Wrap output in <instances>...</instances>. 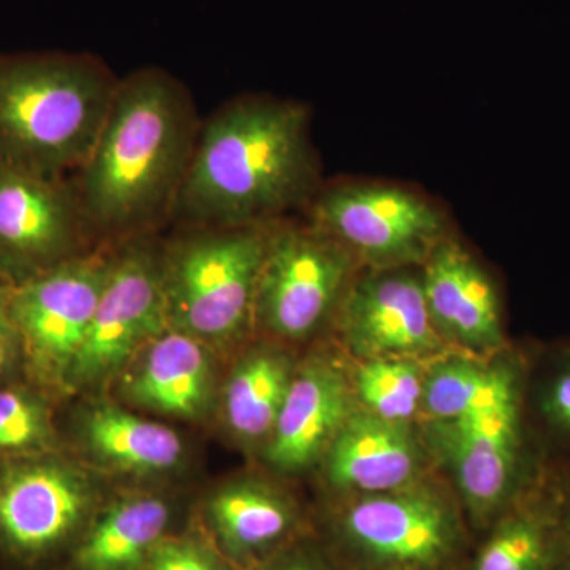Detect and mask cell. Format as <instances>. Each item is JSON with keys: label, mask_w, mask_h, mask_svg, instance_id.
I'll use <instances>...</instances> for the list:
<instances>
[{"label": "cell", "mask_w": 570, "mask_h": 570, "mask_svg": "<svg viewBox=\"0 0 570 570\" xmlns=\"http://www.w3.org/2000/svg\"><path fill=\"white\" fill-rule=\"evenodd\" d=\"M311 108L269 94L228 100L202 121L176 200L183 227H245L303 213L321 189Z\"/></svg>", "instance_id": "6da1fadb"}, {"label": "cell", "mask_w": 570, "mask_h": 570, "mask_svg": "<svg viewBox=\"0 0 570 570\" xmlns=\"http://www.w3.org/2000/svg\"><path fill=\"white\" fill-rule=\"evenodd\" d=\"M200 126L189 88L163 67L119 80L96 145L71 178L92 236L122 242L171 220Z\"/></svg>", "instance_id": "7a4b0ae2"}, {"label": "cell", "mask_w": 570, "mask_h": 570, "mask_svg": "<svg viewBox=\"0 0 570 570\" xmlns=\"http://www.w3.org/2000/svg\"><path fill=\"white\" fill-rule=\"evenodd\" d=\"M119 80L88 51H0V164L73 178L96 145Z\"/></svg>", "instance_id": "3957f363"}, {"label": "cell", "mask_w": 570, "mask_h": 570, "mask_svg": "<svg viewBox=\"0 0 570 570\" xmlns=\"http://www.w3.org/2000/svg\"><path fill=\"white\" fill-rule=\"evenodd\" d=\"M313 524L340 570H463L474 543L455 494L425 479L340 499Z\"/></svg>", "instance_id": "277c9868"}, {"label": "cell", "mask_w": 570, "mask_h": 570, "mask_svg": "<svg viewBox=\"0 0 570 570\" xmlns=\"http://www.w3.org/2000/svg\"><path fill=\"white\" fill-rule=\"evenodd\" d=\"M273 224L184 227L163 247L168 328L212 346L253 328L255 288Z\"/></svg>", "instance_id": "5b68a950"}, {"label": "cell", "mask_w": 570, "mask_h": 570, "mask_svg": "<svg viewBox=\"0 0 570 570\" xmlns=\"http://www.w3.org/2000/svg\"><path fill=\"white\" fill-rule=\"evenodd\" d=\"M422 436L431 459L455 483L453 494L474 538L549 469L528 417L527 392L466 417L426 420Z\"/></svg>", "instance_id": "8992f818"}, {"label": "cell", "mask_w": 570, "mask_h": 570, "mask_svg": "<svg viewBox=\"0 0 570 570\" xmlns=\"http://www.w3.org/2000/svg\"><path fill=\"white\" fill-rule=\"evenodd\" d=\"M303 214L307 224L370 269L422 266L434 247L455 232L436 198L385 179L324 181Z\"/></svg>", "instance_id": "52a82bcc"}, {"label": "cell", "mask_w": 570, "mask_h": 570, "mask_svg": "<svg viewBox=\"0 0 570 570\" xmlns=\"http://www.w3.org/2000/svg\"><path fill=\"white\" fill-rule=\"evenodd\" d=\"M77 466L47 455L0 466V557L18 570H61L102 505Z\"/></svg>", "instance_id": "ba28073f"}, {"label": "cell", "mask_w": 570, "mask_h": 570, "mask_svg": "<svg viewBox=\"0 0 570 570\" xmlns=\"http://www.w3.org/2000/svg\"><path fill=\"white\" fill-rule=\"evenodd\" d=\"M362 266L306 220H277L257 288L253 328L276 343H298L335 321L348 285Z\"/></svg>", "instance_id": "9c48e42d"}, {"label": "cell", "mask_w": 570, "mask_h": 570, "mask_svg": "<svg viewBox=\"0 0 570 570\" xmlns=\"http://www.w3.org/2000/svg\"><path fill=\"white\" fill-rule=\"evenodd\" d=\"M168 328L163 291V249L153 234L122 239L67 387L102 384L122 373L145 344Z\"/></svg>", "instance_id": "30bf717a"}, {"label": "cell", "mask_w": 570, "mask_h": 570, "mask_svg": "<svg viewBox=\"0 0 570 570\" xmlns=\"http://www.w3.org/2000/svg\"><path fill=\"white\" fill-rule=\"evenodd\" d=\"M111 250L82 253L11 287V322L40 381L67 387L102 295Z\"/></svg>", "instance_id": "8fae6325"}, {"label": "cell", "mask_w": 570, "mask_h": 570, "mask_svg": "<svg viewBox=\"0 0 570 570\" xmlns=\"http://www.w3.org/2000/svg\"><path fill=\"white\" fill-rule=\"evenodd\" d=\"M91 235L71 179L0 164V281L20 285L82 254Z\"/></svg>", "instance_id": "7c38bea8"}, {"label": "cell", "mask_w": 570, "mask_h": 570, "mask_svg": "<svg viewBox=\"0 0 570 570\" xmlns=\"http://www.w3.org/2000/svg\"><path fill=\"white\" fill-rule=\"evenodd\" d=\"M344 347L358 362L444 355L423 292L420 266L362 268L343 296L333 321Z\"/></svg>", "instance_id": "4fadbf2b"}, {"label": "cell", "mask_w": 570, "mask_h": 570, "mask_svg": "<svg viewBox=\"0 0 570 570\" xmlns=\"http://www.w3.org/2000/svg\"><path fill=\"white\" fill-rule=\"evenodd\" d=\"M420 273L428 313L445 346L485 358L510 346L498 285L456 230L434 247Z\"/></svg>", "instance_id": "5bb4252c"}, {"label": "cell", "mask_w": 570, "mask_h": 570, "mask_svg": "<svg viewBox=\"0 0 570 570\" xmlns=\"http://www.w3.org/2000/svg\"><path fill=\"white\" fill-rule=\"evenodd\" d=\"M238 570H253L314 530L287 491L255 479L219 487L193 517Z\"/></svg>", "instance_id": "9a60e30c"}, {"label": "cell", "mask_w": 570, "mask_h": 570, "mask_svg": "<svg viewBox=\"0 0 570 570\" xmlns=\"http://www.w3.org/2000/svg\"><path fill=\"white\" fill-rule=\"evenodd\" d=\"M358 409L351 376L333 360L296 365L264 459L279 474H298L324 460L341 428Z\"/></svg>", "instance_id": "2e32d148"}, {"label": "cell", "mask_w": 570, "mask_h": 570, "mask_svg": "<svg viewBox=\"0 0 570 570\" xmlns=\"http://www.w3.org/2000/svg\"><path fill=\"white\" fill-rule=\"evenodd\" d=\"M430 459L415 425L389 422L356 409L322 464L326 487L340 501L414 485L425 479Z\"/></svg>", "instance_id": "e0dca14e"}, {"label": "cell", "mask_w": 570, "mask_h": 570, "mask_svg": "<svg viewBox=\"0 0 570 570\" xmlns=\"http://www.w3.org/2000/svg\"><path fill=\"white\" fill-rule=\"evenodd\" d=\"M213 390L212 347L171 328L145 344L122 371L124 396L168 417H204Z\"/></svg>", "instance_id": "ac0fdd59"}, {"label": "cell", "mask_w": 570, "mask_h": 570, "mask_svg": "<svg viewBox=\"0 0 570 570\" xmlns=\"http://www.w3.org/2000/svg\"><path fill=\"white\" fill-rule=\"evenodd\" d=\"M187 524H179L178 510L163 494H121L97 509L61 570H140L165 538Z\"/></svg>", "instance_id": "d6986e66"}, {"label": "cell", "mask_w": 570, "mask_h": 570, "mask_svg": "<svg viewBox=\"0 0 570 570\" xmlns=\"http://www.w3.org/2000/svg\"><path fill=\"white\" fill-rule=\"evenodd\" d=\"M445 354L426 367L425 422L466 417L527 392L528 352L509 346L489 358L461 351Z\"/></svg>", "instance_id": "ffe728a7"}, {"label": "cell", "mask_w": 570, "mask_h": 570, "mask_svg": "<svg viewBox=\"0 0 570 570\" xmlns=\"http://www.w3.org/2000/svg\"><path fill=\"white\" fill-rule=\"evenodd\" d=\"M557 508L546 478L475 535L463 570H554Z\"/></svg>", "instance_id": "44dd1931"}, {"label": "cell", "mask_w": 570, "mask_h": 570, "mask_svg": "<svg viewBox=\"0 0 570 570\" xmlns=\"http://www.w3.org/2000/svg\"><path fill=\"white\" fill-rule=\"evenodd\" d=\"M78 431L96 463L122 474L163 475L184 460L175 430L112 403H97L82 412Z\"/></svg>", "instance_id": "7402d4cb"}, {"label": "cell", "mask_w": 570, "mask_h": 570, "mask_svg": "<svg viewBox=\"0 0 570 570\" xmlns=\"http://www.w3.org/2000/svg\"><path fill=\"white\" fill-rule=\"evenodd\" d=\"M296 365L273 340L247 348L223 390L225 425L243 444H266L279 417Z\"/></svg>", "instance_id": "603a6c76"}, {"label": "cell", "mask_w": 570, "mask_h": 570, "mask_svg": "<svg viewBox=\"0 0 570 570\" xmlns=\"http://www.w3.org/2000/svg\"><path fill=\"white\" fill-rule=\"evenodd\" d=\"M527 409L549 464L570 463V343L528 358Z\"/></svg>", "instance_id": "cb8c5ba5"}, {"label": "cell", "mask_w": 570, "mask_h": 570, "mask_svg": "<svg viewBox=\"0 0 570 570\" xmlns=\"http://www.w3.org/2000/svg\"><path fill=\"white\" fill-rule=\"evenodd\" d=\"M425 376L422 360H362L351 376L356 406L389 422L414 425L422 417Z\"/></svg>", "instance_id": "d4e9b609"}, {"label": "cell", "mask_w": 570, "mask_h": 570, "mask_svg": "<svg viewBox=\"0 0 570 570\" xmlns=\"http://www.w3.org/2000/svg\"><path fill=\"white\" fill-rule=\"evenodd\" d=\"M52 441L51 415L39 396L21 389L0 390V455H36Z\"/></svg>", "instance_id": "484cf974"}, {"label": "cell", "mask_w": 570, "mask_h": 570, "mask_svg": "<svg viewBox=\"0 0 570 570\" xmlns=\"http://www.w3.org/2000/svg\"><path fill=\"white\" fill-rule=\"evenodd\" d=\"M140 570H238L195 521L165 538Z\"/></svg>", "instance_id": "4316f807"}, {"label": "cell", "mask_w": 570, "mask_h": 570, "mask_svg": "<svg viewBox=\"0 0 570 570\" xmlns=\"http://www.w3.org/2000/svg\"><path fill=\"white\" fill-rule=\"evenodd\" d=\"M253 570H340V568L313 530L277 551L275 557L262 562Z\"/></svg>", "instance_id": "83f0119b"}, {"label": "cell", "mask_w": 570, "mask_h": 570, "mask_svg": "<svg viewBox=\"0 0 570 570\" xmlns=\"http://www.w3.org/2000/svg\"><path fill=\"white\" fill-rule=\"evenodd\" d=\"M549 483L557 508V569L570 570V463H551Z\"/></svg>", "instance_id": "f1b7e54d"}, {"label": "cell", "mask_w": 570, "mask_h": 570, "mask_svg": "<svg viewBox=\"0 0 570 570\" xmlns=\"http://www.w3.org/2000/svg\"><path fill=\"white\" fill-rule=\"evenodd\" d=\"M11 285L0 281V348L20 347L17 330L10 317Z\"/></svg>", "instance_id": "f546056e"}, {"label": "cell", "mask_w": 570, "mask_h": 570, "mask_svg": "<svg viewBox=\"0 0 570 570\" xmlns=\"http://www.w3.org/2000/svg\"><path fill=\"white\" fill-rule=\"evenodd\" d=\"M14 348H0V374L6 370L7 363H9L10 355L13 354Z\"/></svg>", "instance_id": "4dcf8cb0"}]
</instances>
